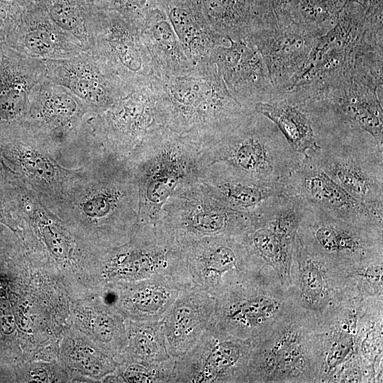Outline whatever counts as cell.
<instances>
[{"mask_svg":"<svg viewBox=\"0 0 383 383\" xmlns=\"http://www.w3.org/2000/svg\"><path fill=\"white\" fill-rule=\"evenodd\" d=\"M0 180V223L6 226L21 237L23 221L6 184Z\"/></svg>","mask_w":383,"mask_h":383,"instance_id":"obj_46","label":"cell"},{"mask_svg":"<svg viewBox=\"0 0 383 383\" xmlns=\"http://www.w3.org/2000/svg\"><path fill=\"white\" fill-rule=\"evenodd\" d=\"M345 2H353L360 5L365 11L368 9L371 0H343Z\"/></svg>","mask_w":383,"mask_h":383,"instance_id":"obj_48","label":"cell"},{"mask_svg":"<svg viewBox=\"0 0 383 383\" xmlns=\"http://www.w3.org/2000/svg\"><path fill=\"white\" fill-rule=\"evenodd\" d=\"M4 43L40 60L67 58L87 51L75 38L58 27L35 0H27Z\"/></svg>","mask_w":383,"mask_h":383,"instance_id":"obj_27","label":"cell"},{"mask_svg":"<svg viewBox=\"0 0 383 383\" xmlns=\"http://www.w3.org/2000/svg\"><path fill=\"white\" fill-rule=\"evenodd\" d=\"M255 111L272 121L292 149L303 157L320 149V130L309 111L302 105L280 95L269 102L257 103Z\"/></svg>","mask_w":383,"mask_h":383,"instance_id":"obj_34","label":"cell"},{"mask_svg":"<svg viewBox=\"0 0 383 383\" xmlns=\"http://www.w3.org/2000/svg\"><path fill=\"white\" fill-rule=\"evenodd\" d=\"M159 276L174 277L187 289L183 248L157 224H138L127 243L99 255V291Z\"/></svg>","mask_w":383,"mask_h":383,"instance_id":"obj_11","label":"cell"},{"mask_svg":"<svg viewBox=\"0 0 383 383\" xmlns=\"http://www.w3.org/2000/svg\"><path fill=\"white\" fill-rule=\"evenodd\" d=\"M251 219L252 213L218 200L199 179L168 198L156 224L183 245L205 237L240 235Z\"/></svg>","mask_w":383,"mask_h":383,"instance_id":"obj_13","label":"cell"},{"mask_svg":"<svg viewBox=\"0 0 383 383\" xmlns=\"http://www.w3.org/2000/svg\"><path fill=\"white\" fill-rule=\"evenodd\" d=\"M199 179L221 202L245 213H252L272 199L288 196L284 183L257 182L222 163L201 167Z\"/></svg>","mask_w":383,"mask_h":383,"instance_id":"obj_30","label":"cell"},{"mask_svg":"<svg viewBox=\"0 0 383 383\" xmlns=\"http://www.w3.org/2000/svg\"><path fill=\"white\" fill-rule=\"evenodd\" d=\"M318 37L296 23L260 28L246 40L260 53L279 93L290 89L308 66Z\"/></svg>","mask_w":383,"mask_h":383,"instance_id":"obj_23","label":"cell"},{"mask_svg":"<svg viewBox=\"0 0 383 383\" xmlns=\"http://www.w3.org/2000/svg\"><path fill=\"white\" fill-rule=\"evenodd\" d=\"M43 61L47 79L67 89L96 114L130 93L105 70L90 51Z\"/></svg>","mask_w":383,"mask_h":383,"instance_id":"obj_26","label":"cell"},{"mask_svg":"<svg viewBox=\"0 0 383 383\" xmlns=\"http://www.w3.org/2000/svg\"><path fill=\"white\" fill-rule=\"evenodd\" d=\"M290 279L295 304L317 320L340 303L349 287L345 269L309 250L297 235Z\"/></svg>","mask_w":383,"mask_h":383,"instance_id":"obj_21","label":"cell"},{"mask_svg":"<svg viewBox=\"0 0 383 383\" xmlns=\"http://www.w3.org/2000/svg\"><path fill=\"white\" fill-rule=\"evenodd\" d=\"M0 159L55 215L84 171L68 166L60 152L23 128L0 138Z\"/></svg>","mask_w":383,"mask_h":383,"instance_id":"obj_12","label":"cell"},{"mask_svg":"<svg viewBox=\"0 0 383 383\" xmlns=\"http://www.w3.org/2000/svg\"><path fill=\"white\" fill-rule=\"evenodd\" d=\"M182 246L187 289L214 297L263 267L250 256L240 235L205 237Z\"/></svg>","mask_w":383,"mask_h":383,"instance_id":"obj_17","label":"cell"},{"mask_svg":"<svg viewBox=\"0 0 383 383\" xmlns=\"http://www.w3.org/2000/svg\"><path fill=\"white\" fill-rule=\"evenodd\" d=\"M58 360L71 372L103 382L114 373L119 362L70 324L65 328L59 345Z\"/></svg>","mask_w":383,"mask_h":383,"instance_id":"obj_35","label":"cell"},{"mask_svg":"<svg viewBox=\"0 0 383 383\" xmlns=\"http://www.w3.org/2000/svg\"><path fill=\"white\" fill-rule=\"evenodd\" d=\"M152 85L164 126L201 150L255 112L232 96L213 63L157 77Z\"/></svg>","mask_w":383,"mask_h":383,"instance_id":"obj_3","label":"cell"},{"mask_svg":"<svg viewBox=\"0 0 383 383\" xmlns=\"http://www.w3.org/2000/svg\"><path fill=\"white\" fill-rule=\"evenodd\" d=\"M349 280L365 296H383V260L347 270Z\"/></svg>","mask_w":383,"mask_h":383,"instance_id":"obj_45","label":"cell"},{"mask_svg":"<svg viewBox=\"0 0 383 383\" xmlns=\"http://www.w3.org/2000/svg\"><path fill=\"white\" fill-rule=\"evenodd\" d=\"M253 2L257 28L294 23L295 0H253Z\"/></svg>","mask_w":383,"mask_h":383,"instance_id":"obj_44","label":"cell"},{"mask_svg":"<svg viewBox=\"0 0 383 383\" xmlns=\"http://www.w3.org/2000/svg\"><path fill=\"white\" fill-rule=\"evenodd\" d=\"M213 63L232 96L248 109L255 111L256 104L279 93L260 53L246 39H226L216 48Z\"/></svg>","mask_w":383,"mask_h":383,"instance_id":"obj_24","label":"cell"},{"mask_svg":"<svg viewBox=\"0 0 383 383\" xmlns=\"http://www.w3.org/2000/svg\"><path fill=\"white\" fill-rule=\"evenodd\" d=\"M5 184L23 218L20 239L31 260L63 285L71 301L96 294L102 250L50 211L10 172Z\"/></svg>","mask_w":383,"mask_h":383,"instance_id":"obj_2","label":"cell"},{"mask_svg":"<svg viewBox=\"0 0 383 383\" xmlns=\"http://www.w3.org/2000/svg\"><path fill=\"white\" fill-rule=\"evenodd\" d=\"M213 30L222 37L246 39L258 28L253 0H199Z\"/></svg>","mask_w":383,"mask_h":383,"instance_id":"obj_37","label":"cell"},{"mask_svg":"<svg viewBox=\"0 0 383 383\" xmlns=\"http://www.w3.org/2000/svg\"><path fill=\"white\" fill-rule=\"evenodd\" d=\"M126 345L117 359L157 362L171 357L165 343L162 320L135 321L126 319Z\"/></svg>","mask_w":383,"mask_h":383,"instance_id":"obj_38","label":"cell"},{"mask_svg":"<svg viewBox=\"0 0 383 383\" xmlns=\"http://www.w3.org/2000/svg\"><path fill=\"white\" fill-rule=\"evenodd\" d=\"M200 152L198 146L162 126L126 159L138 188V224H155L168 198L199 180Z\"/></svg>","mask_w":383,"mask_h":383,"instance_id":"obj_5","label":"cell"},{"mask_svg":"<svg viewBox=\"0 0 383 383\" xmlns=\"http://www.w3.org/2000/svg\"><path fill=\"white\" fill-rule=\"evenodd\" d=\"M140 35L157 77L184 74L194 67L160 6L152 11Z\"/></svg>","mask_w":383,"mask_h":383,"instance_id":"obj_33","label":"cell"},{"mask_svg":"<svg viewBox=\"0 0 383 383\" xmlns=\"http://www.w3.org/2000/svg\"><path fill=\"white\" fill-rule=\"evenodd\" d=\"M96 113L67 89L48 79L34 90L23 128L79 167L101 145L91 121Z\"/></svg>","mask_w":383,"mask_h":383,"instance_id":"obj_8","label":"cell"},{"mask_svg":"<svg viewBox=\"0 0 383 383\" xmlns=\"http://www.w3.org/2000/svg\"><path fill=\"white\" fill-rule=\"evenodd\" d=\"M91 31L90 52L128 91L157 77L140 32L120 14L95 6Z\"/></svg>","mask_w":383,"mask_h":383,"instance_id":"obj_15","label":"cell"},{"mask_svg":"<svg viewBox=\"0 0 383 383\" xmlns=\"http://www.w3.org/2000/svg\"><path fill=\"white\" fill-rule=\"evenodd\" d=\"M93 3L98 9L118 13L140 32L152 11L158 7L159 0H93Z\"/></svg>","mask_w":383,"mask_h":383,"instance_id":"obj_43","label":"cell"},{"mask_svg":"<svg viewBox=\"0 0 383 383\" xmlns=\"http://www.w3.org/2000/svg\"><path fill=\"white\" fill-rule=\"evenodd\" d=\"M182 48L194 66L213 64V52L227 38L215 32L199 0H159Z\"/></svg>","mask_w":383,"mask_h":383,"instance_id":"obj_31","label":"cell"},{"mask_svg":"<svg viewBox=\"0 0 383 383\" xmlns=\"http://www.w3.org/2000/svg\"><path fill=\"white\" fill-rule=\"evenodd\" d=\"M215 297L199 290L184 289L162 319L166 347L178 357L199 340L213 319Z\"/></svg>","mask_w":383,"mask_h":383,"instance_id":"obj_29","label":"cell"},{"mask_svg":"<svg viewBox=\"0 0 383 383\" xmlns=\"http://www.w3.org/2000/svg\"><path fill=\"white\" fill-rule=\"evenodd\" d=\"M284 184L288 196H296L345 221L383 228V209L356 199L308 156L303 157Z\"/></svg>","mask_w":383,"mask_h":383,"instance_id":"obj_22","label":"cell"},{"mask_svg":"<svg viewBox=\"0 0 383 383\" xmlns=\"http://www.w3.org/2000/svg\"><path fill=\"white\" fill-rule=\"evenodd\" d=\"M91 125L106 150L127 159L151 133L164 126L152 83L132 90L94 116Z\"/></svg>","mask_w":383,"mask_h":383,"instance_id":"obj_18","label":"cell"},{"mask_svg":"<svg viewBox=\"0 0 383 383\" xmlns=\"http://www.w3.org/2000/svg\"><path fill=\"white\" fill-rule=\"evenodd\" d=\"M61 29L90 51L93 0H35Z\"/></svg>","mask_w":383,"mask_h":383,"instance_id":"obj_39","label":"cell"},{"mask_svg":"<svg viewBox=\"0 0 383 383\" xmlns=\"http://www.w3.org/2000/svg\"><path fill=\"white\" fill-rule=\"evenodd\" d=\"M176 357L157 362L134 360L119 362L116 371L121 382H174Z\"/></svg>","mask_w":383,"mask_h":383,"instance_id":"obj_41","label":"cell"},{"mask_svg":"<svg viewBox=\"0 0 383 383\" xmlns=\"http://www.w3.org/2000/svg\"><path fill=\"white\" fill-rule=\"evenodd\" d=\"M318 348L317 319L295 305L252 343L245 382L316 383Z\"/></svg>","mask_w":383,"mask_h":383,"instance_id":"obj_7","label":"cell"},{"mask_svg":"<svg viewBox=\"0 0 383 383\" xmlns=\"http://www.w3.org/2000/svg\"><path fill=\"white\" fill-rule=\"evenodd\" d=\"M46 79L43 60L0 43V137L23 128L33 93Z\"/></svg>","mask_w":383,"mask_h":383,"instance_id":"obj_25","label":"cell"},{"mask_svg":"<svg viewBox=\"0 0 383 383\" xmlns=\"http://www.w3.org/2000/svg\"><path fill=\"white\" fill-rule=\"evenodd\" d=\"M27 0H0V43L20 16Z\"/></svg>","mask_w":383,"mask_h":383,"instance_id":"obj_47","label":"cell"},{"mask_svg":"<svg viewBox=\"0 0 383 383\" xmlns=\"http://www.w3.org/2000/svg\"><path fill=\"white\" fill-rule=\"evenodd\" d=\"M17 292L12 264L0 256V355L16 367L26 363L14 303Z\"/></svg>","mask_w":383,"mask_h":383,"instance_id":"obj_36","label":"cell"},{"mask_svg":"<svg viewBox=\"0 0 383 383\" xmlns=\"http://www.w3.org/2000/svg\"><path fill=\"white\" fill-rule=\"evenodd\" d=\"M301 210V200L296 196L272 199L252 213L240 235L250 256L260 265L272 267L288 288Z\"/></svg>","mask_w":383,"mask_h":383,"instance_id":"obj_16","label":"cell"},{"mask_svg":"<svg viewBox=\"0 0 383 383\" xmlns=\"http://www.w3.org/2000/svg\"><path fill=\"white\" fill-rule=\"evenodd\" d=\"M345 4L343 0H295L294 23L320 37L335 25Z\"/></svg>","mask_w":383,"mask_h":383,"instance_id":"obj_40","label":"cell"},{"mask_svg":"<svg viewBox=\"0 0 383 383\" xmlns=\"http://www.w3.org/2000/svg\"><path fill=\"white\" fill-rule=\"evenodd\" d=\"M307 156L356 199L383 209V144L368 133L357 126H339Z\"/></svg>","mask_w":383,"mask_h":383,"instance_id":"obj_10","label":"cell"},{"mask_svg":"<svg viewBox=\"0 0 383 383\" xmlns=\"http://www.w3.org/2000/svg\"><path fill=\"white\" fill-rule=\"evenodd\" d=\"M82 166L57 216L101 250L127 243L138 225L139 196L126 159L101 147Z\"/></svg>","mask_w":383,"mask_h":383,"instance_id":"obj_1","label":"cell"},{"mask_svg":"<svg viewBox=\"0 0 383 383\" xmlns=\"http://www.w3.org/2000/svg\"><path fill=\"white\" fill-rule=\"evenodd\" d=\"M184 289L183 285L174 277L159 276L133 282L107 284L98 293L125 319L157 321L162 319Z\"/></svg>","mask_w":383,"mask_h":383,"instance_id":"obj_28","label":"cell"},{"mask_svg":"<svg viewBox=\"0 0 383 383\" xmlns=\"http://www.w3.org/2000/svg\"><path fill=\"white\" fill-rule=\"evenodd\" d=\"M366 16L360 5L346 2L335 25L318 38L301 76L284 93L304 102L358 72L382 74V34Z\"/></svg>","mask_w":383,"mask_h":383,"instance_id":"obj_4","label":"cell"},{"mask_svg":"<svg viewBox=\"0 0 383 383\" xmlns=\"http://www.w3.org/2000/svg\"><path fill=\"white\" fill-rule=\"evenodd\" d=\"M301 202L297 236L309 250L346 270L383 260V228L351 223Z\"/></svg>","mask_w":383,"mask_h":383,"instance_id":"obj_14","label":"cell"},{"mask_svg":"<svg viewBox=\"0 0 383 383\" xmlns=\"http://www.w3.org/2000/svg\"><path fill=\"white\" fill-rule=\"evenodd\" d=\"M252 346L212 321L196 343L176 357L174 382H245Z\"/></svg>","mask_w":383,"mask_h":383,"instance_id":"obj_19","label":"cell"},{"mask_svg":"<svg viewBox=\"0 0 383 383\" xmlns=\"http://www.w3.org/2000/svg\"><path fill=\"white\" fill-rule=\"evenodd\" d=\"M382 75L360 72L328 87L305 106L335 123L357 126L383 144Z\"/></svg>","mask_w":383,"mask_h":383,"instance_id":"obj_20","label":"cell"},{"mask_svg":"<svg viewBox=\"0 0 383 383\" xmlns=\"http://www.w3.org/2000/svg\"><path fill=\"white\" fill-rule=\"evenodd\" d=\"M16 374L21 382H74L75 378V373L58 359L23 363L16 367Z\"/></svg>","mask_w":383,"mask_h":383,"instance_id":"obj_42","label":"cell"},{"mask_svg":"<svg viewBox=\"0 0 383 383\" xmlns=\"http://www.w3.org/2000/svg\"><path fill=\"white\" fill-rule=\"evenodd\" d=\"M70 325L116 360L126 345L125 318L99 293L72 301Z\"/></svg>","mask_w":383,"mask_h":383,"instance_id":"obj_32","label":"cell"},{"mask_svg":"<svg viewBox=\"0 0 383 383\" xmlns=\"http://www.w3.org/2000/svg\"><path fill=\"white\" fill-rule=\"evenodd\" d=\"M303 157L272 121L255 111L201 149L199 165L222 163L257 182L284 183Z\"/></svg>","mask_w":383,"mask_h":383,"instance_id":"obj_6","label":"cell"},{"mask_svg":"<svg viewBox=\"0 0 383 383\" xmlns=\"http://www.w3.org/2000/svg\"><path fill=\"white\" fill-rule=\"evenodd\" d=\"M295 305L289 288L272 267L265 265L215 297L213 322L223 331L253 343Z\"/></svg>","mask_w":383,"mask_h":383,"instance_id":"obj_9","label":"cell"},{"mask_svg":"<svg viewBox=\"0 0 383 383\" xmlns=\"http://www.w3.org/2000/svg\"><path fill=\"white\" fill-rule=\"evenodd\" d=\"M6 176V168L0 159V180L4 179Z\"/></svg>","mask_w":383,"mask_h":383,"instance_id":"obj_49","label":"cell"}]
</instances>
